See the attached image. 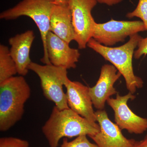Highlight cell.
Returning <instances> with one entry per match:
<instances>
[{"mask_svg":"<svg viewBox=\"0 0 147 147\" xmlns=\"http://www.w3.org/2000/svg\"><path fill=\"white\" fill-rule=\"evenodd\" d=\"M69 0H54L55 4L65 5H68Z\"/></svg>","mask_w":147,"mask_h":147,"instance_id":"22","label":"cell"},{"mask_svg":"<svg viewBox=\"0 0 147 147\" xmlns=\"http://www.w3.org/2000/svg\"><path fill=\"white\" fill-rule=\"evenodd\" d=\"M141 21H119L112 20L103 24H94L92 38L105 46L110 47L124 42L126 38L146 31Z\"/></svg>","mask_w":147,"mask_h":147,"instance_id":"6","label":"cell"},{"mask_svg":"<svg viewBox=\"0 0 147 147\" xmlns=\"http://www.w3.org/2000/svg\"><path fill=\"white\" fill-rule=\"evenodd\" d=\"M138 49L134 51V57L139 59L142 55H147V37L145 38H142L138 43Z\"/></svg>","mask_w":147,"mask_h":147,"instance_id":"19","label":"cell"},{"mask_svg":"<svg viewBox=\"0 0 147 147\" xmlns=\"http://www.w3.org/2000/svg\"><path fill=\"white\" fill-rule=\"evenodd\" d=\"M17 67L11 57L8 47L0 45V84L16 75Z\"/></svg>","mask_w":147,"mask_h":147,"instance_id":"15","label":"cell"},{"mask_svg":"<svg viewBox=\"0 0 147 147\" xmlns=\"http://www.w3.org/2000/svg\"><path fill=\"white\" fill-rule=\"evenodd\" d=\"M87 136L81 135L70 142L67 138H64L61 147H98L96 144L90 142Z\"/></svg>","mask_w":147,"mask_h":147,"instance_id":"16","label":"cell"},{"mask_svg":"<svg viewBox=\"0 0 147 147\" xmlns=\"http://www.w3.org/2000/svg\"><path fill=\"white\" fill-rule=\"evenodd\" d=\"M121 75L114 65L105 64L102 66L96 84L89 88L90 96L95 108L103 110L108 98L117 94L114 84Z\"/></svg>","mask_w":147,"mask_h":147,"instance_id":"11","label":"cell"},{"mask_svg":"<svg viewBox=\"0 0 147 147\" xmlns=\"http://www.w3.org/2000/svg\"><path fill=\"white\" fill-rule=\"evenodd\" d=\"M54 0H23L16 6L0 14L1 19L14 20L22 16L31 18L38 28L43 47V56L40 61L44 64H50L46 49V40L50 31V19Z\"/></svg>","mask_w":147,"mask_h":147,"instance_id":"4","label":"cell"},{"mask_svg":"<svg viewBox=\"0 0 147 147\" xmlns=\"http://www.w3.org/2000/svg\"><path fill=\"white\" fill-rule=\"evenodd\" d=\"M35 38L34 32L29 30L9 39L10 55L16 63L18 74L21 76H26L28 73L29 66L32 62L30 51Z\"/></svg>","mask_w":147,"mask_h":147,"instance_id":"13","label":"cell"},{"mask_svg":"<svg viewBox=\"0 0 147 147\" xmlns=\"http://www.w3.org/2000/svg\"><path fill=\"white\" fill-rule=\"evenodd\" d=\"M130 92L124 96L117 94L115 98H108L107 102L115 113L116 124L121 130L126 129L131 134H141L147 130V119L137 115L127 105L129 100L135 99Z\"/></svg>","mask_w":147,"mask_h":147,"instance_id":"8","label":"cell"},{"mask_svg":"<svg viewBox=\"0 0 147 147\" xmlns=\"http://www.w3.org/2000/svg\"><path fill=\"white\" fill-rule=\"evenodd\" d=\"M50 31L69 44L75 40L72 16L68 5H54L50 17Z\"/></svg>","mask_w":147,"mask_h":147,"instance_id":"14","label":"cell"},{"mask_svg":"<svg viewBox=\"0 0 147 147\" xmlns=\"http://www.w3.org/2000/svg\"><path fill=\"white\" fill-rule=\"evenodd\" d=\"M98 3L97 0H69L68 5L72 16L75 34V41L79 48L85 49L92 38L96 22L92 11Z\"/></svg>","mask_w":147,"mask_h":147,"instance_id":"7","label":"cell"},{"mask_svg":"<svg viewBox=\"0 0 147 147\" xmlns=\"http://www.w3.org/2000/svg\"><path fill=\"white\" fill-rule=\"evenodd\" d=\"M126 17L129 18L134 17L140 18L147 30V0H139L136 8L131 12H128Z\"/></svg>","mask_w":147,"mask_h":147,"instance_id":"17","label":"cell"},{"mask_svg":"<svg viewBox=\"0 0 147 147\" xmlns=\"http://www.w3.org/2000/svg\"><path fill=\"white\" fill-rule=\"evenodd\" d=\"M28 69L39 77L43 95L47 99L55 103L59 110L69 108L66 94L63 90L68 78L66 69L52 64L41 65L33 62Z\"/></svg>","mask_w":147,"mask_h":147,"instance_id":"5","label":"cell"},{"mask_svg":"<svg viewBox=\"0 0 147 147\" xmlns=\"http://www.w3.org/2000/svg\"><path fill=\"white\" fill-rule=\"evenodd\" d=\"M46 49L53 65L67 69L76 68L80 56L79 50L71 48L69 43L50 31L47 36Z\"/></svg>","mask_w":147,"mask_h":147,"instance_id":"12","label":"cell"},{"mask_svg":"<svg viewBox=\"0 0 147 147\" xmlns=\"http://www.w3.org/2000/svg\"><path fill=\"white\" fill-rule=\"evenodd\" d=\"M129 37L130 39L125 44L115 47L102 45L92 38L87 46L113 64L123 76L127 89L134 94L137 89L141 88L144 86L143 80L134 74L132 65L134 50L142 37L137 34Z\"/></svg>","mask_w":147,"mask_h":147,"instance_id":"3","label":"cell"},{"mask_svg":"<svg viewBox=\"0 0 147 147\" xmlns=\"http://www.w3.org/2000/svg\"><path fill=\"white\" fill-rule=\"evenodd\" d=\"M31 89L24 76H14L0 84V131H7L23 117Z\"/></svg>","mask_w":147,"mask_h":147,"instance_id":"2","label":"cell"},{"mask_svg":"<svg viewBox=\"0 0 147 147\" xmlns=\"http://www.w3.org/2000/svg\"><path fill=\"white\" fill-rule=\"evenodd\" d=\"M98 124L92 123L70 108L59 110L53 107L50 117L42 127L50 147H58L64 138L94 135L100 131Z\"/></svg>","mask_w":147,"mask_h":147,"instance_id":"1","label":"cell"},{"mask_svg":"<svg viewBox=\"0 0 147 147\" xmlns=\"http://www.w3.org/2000/svg\"><path fill=\"white\" fill-rule=\"evenodd\" d=\"M96 121L100 126V131L89 136L98 147H133L136 140L125 137L121 129L113 123L105 110L95 112Z\"/></svg>","mask_w":147,"mask_h":147,"instance_id":"9","label":"cell"},{"mask_svg":"<svg viewBox=\"0 0 147 147\" xmlns=\"http://www.w3.org/2000/svg\"><path fill=\"white\" fill-rule=\"evenodd\" d=\"M64 86L66 89V94L69 108L91 122L96 123L89 88L80 82L71 81L68 78Z\"/></svg>","mask_w":147,"mask_h":147,"instance_id":"10","label":"cell"},{"mask_svg":"<svg viewBox=\"0 0 147 147\" xmlns=\"http://www.w3.org/2000/svg\"><path fill=\"white\" fill-rule=\"evenodd\" d=\"M28 142L13 137H1L0 139V147H29Z\"/></svg>","mask_w":147,"mask_h":147,"instance_id":"18","label":"cell"},{"mask_svg":"<svg viewBox=\"0 0 147 147\" xmlns=\"http://www.w3.org/2000/svg\"><path fill=\"white\" fill-rule=\"evenodd\" d=\"M98 3L105 4L108 6H113L121 2L123 0H97Z\"/></svg>","mask_w":147,"mask_h":147,"instance_id":"20","label":"cell"},{"mask_svg":"<svg viewBox=\"0 0 147 147\" xmlns=\"http://www.w3.org/2000/svg\"><path fill=\"white\" fill-rule=\"evenodd\" d=\"M133 147H147V134L140 141H136Z\"/></svg>","mask_w":147,"mask_h":147,"instance_id":"21","label":"cell"}]
</instances>
